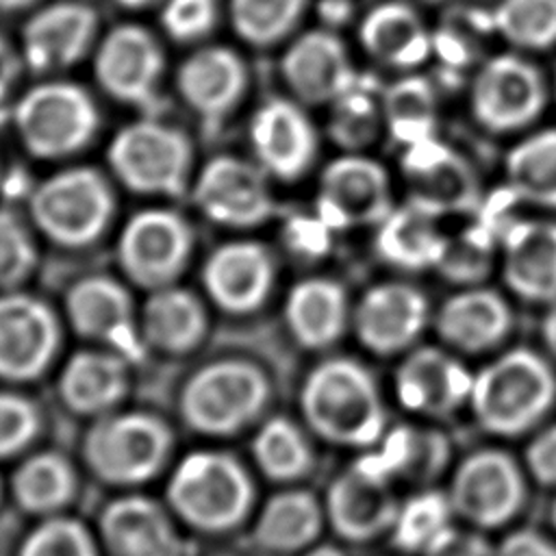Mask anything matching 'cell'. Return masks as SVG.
<instances>
[{
	"mask_svg": "<svg viewBox=\"0 0 556 556\" xmlns=\"http://www.w3.org/2000/svg\"><path fill=\"white\" fill-rule=\"evenodd\" d=\"M304 556H345V554L334 545H317V547L308 549Z\"/></svg>",
	"mask_w": 556,
	"mask_h": 556,
	"instance_id": "cell-57",
	"label": "cell"
},
{
	"mask_svg": "<svg viewBox=\"0 0 556 556\" xmlns=\"http://www.w3.org/2000/svg\"><path fill=\"white\" fill-rule=\"evenodd\" d=\"M37 0H0V11L4 13H15L33 7Z\"/></svg>",
	"mask_w": 556,
	"mask_h": 556,
	"instance_id": "cell-56",
	"label": "cell"
},
{
	"mask_svg": "<svg viewBox=\"0 0 556 556\" xmlns=\"http://www.w3.org/2000/svg\"><path fill=\"white\" fill-rule=\"evenodd\" d=\"M100 534L111 556H180V536L167 513L141 495L111 502L100 517Z\"/></svg>",
	"mask_w": 556,
	"mask_h": 556,
	"instance_id": "cell-27",
	"label": "cell"
},
{
	"mask_svg": "<svg viewBox=\"0 0 556 556\" xmlns=\"http://www.w3.org/2000/svg\"><path fill=\"white\" fill-rule=\"evenodd\" d=\"M526 463L541 484H556V424L534 437L528 445Z\"/></svg>",
	"mask_w": 556,
	"mask_h": 556,
	"instance_id": "cell-50",
	"label": "cell"
},
{
	"mask_svg": "<svg viewBox=\"0 0 556 556\" xmlns=\"http://www.w3.org/2000/svg\"><path fill=\"white\" fill-rule=\"evenodd\" d=\"M271 252L258 241H228L213 250L202 267V282L211 300L228 313L258 308L274 287Z\"/></svg>",
	"mask_w": 556,
	"mask_h": 556,
	"instance_id": "cell-22",
	"label": "cell"
},
{
	"mask_svg": "<svg viewBox=\"0 0 556 556\" xmlns=\"http://www.w3.org/2000/svg\"><path fill=\"white\" fill-rule=\"evenodd\" d=\"M454 508L450 495L439 491H421L400 504L391 532L397 547L426 554L445 532H450Z\"/></svg>",
	"mask_w": 556,
	"mask_h": 556,
	"instance_id": "cell-41",
	"label": "cell"
},
{
	"mask_svg": "<svg viewBox=\"0 0 556 556\" xmlns=\"http://www.w3.org/2000/svg\"><path fill=\"white\" fill-rule=\"evenodd\" d=\"M306 0H230L235 33L250 46L269 48L298 26Z\"/></svg>",
	"mask_w": 556,
	"mask_h": 556,
	"instance_id": "cell-44",
	"label": "cell"
},
{
	"mask_svg": "<svg viewBox=\"0 0 556 556\" xmlns=\"http://www.w3.org/2000/svg\"><path fill=\"white\" fill-rule=\"evenodd\" d=\"M352 321L367 350L395 354L421 334L428 321V300L413 285L380 282L363 293Z\"/></svg>",
	"mask_w": 556,
	"mask_h": 556,
	"instance_id": "cell-21",
	"label": "cell"
},
{
	"mask_svg": "<svg viewBox=\"0 0 556 556\" xmlns=\"http://www.w3.org/2000/svg\"><path fill=\"white\" fill-rule=\"evenodd\" d=\"M350 13V2L348 0H324L321 4V15L334 26L339 22H343Z\"/></svg>",
	"mask_w": 556,
	"mask_h": 556,
	"instance_id": "cell-54",
	"label": "cell"
},
{
	"mask_svg": "<svg viewBox=\"0 0 556 556\" xmlns=\"http://www.w3.org/2000/svg\"><path fill=\"white\" fill-rule=\"evenodd\" d=\"M552 517H554V526H556V504H554V513H552Z\"/></svg>",
	"mask_w": 556,
	"mask_h": 556,
	"instance_id": "cell-59",
	"label": "cell"
},
{
	"mask_svg": "<svg viewBox=\"0 0 556 556\" xmlns=\"http://www.w3.org/2000/svg\"><path fill=\"white\" fill-rule=\"evenodd\" d=\"M437 330L450 345L480 352L506 337L510 308L497 291L471 285L443 302L437 315Z\"/></svg>",
	"mask_w": 556,
	"mask_h": 556,
	"instance_id": "cell-30",
	"label": "cell"
},
{
	"mask_svg": "<svg viewBox=\"0 0 556 556\" xmlns=\"http://www.w3.org/2000/svg\"><path fill=\"white\" fill-rule=\"evenodd\" d=\"M541 332H543L545 345H547L549 352L556 356V302L549 304V308H547V313H545V317H543Z\"/></svg>",
	"mask_w": 556,
	"mask_h": 556,
	"instance_id": "cell-55",
	"label": "cell"
},
{
	"mask_svg": "<svg viewBox=\"0 0 556 556\" xmlns=\"http://www.w3.org/2000/svg\"><path fill=\"white\" fill-rule=\"evenodd\" d=\"M491 15L495 35L519 50L556 43V0H500Z\"/></svg>",
	"mask_w": 556,
	"mask_h": 556,
	"instance_id": "cell-43",
	"label": "cell"
},
{
	"mask_svg": "<svg viewBox=\"0 0 556 556\" xmlns=\"http://www.w3.org/2000/svg\"><path fill=\"white\" fill-rule=\"evenodd\" d=\"M445 239L441 215L408 198L376 226L374 245L387 265L402 271H421L437 267Z\"/></svg>",
	"mask_w": 556,
	"mask_h": 556,
	"instance_id": "cell-28",
	"label": "cell"
},
{
	"mask_svg": "<svg viewBox=\"0 0 556 556\" xmlns=\"http://www.w3.org/2000/svg\"><path fill=\"white\" fill-rule=\"evenodd\" d=\"M380 450L371 452L382 471L395 482H428L447 463V439L430 428L397 426L382 434Z\"/></svg>",
	"mask_w": 556,
	"mask_h": 556,
	"instance_id": "cell-37",
	"label": "cell"
},
{
	"mask_svg": "<svg viewBox=\"0 0 556 556\" xmlns=\"http://www.w3.org/2000/svg\"><path fill=\"white\" fill-rule=\"evenodd\" d=\"M384 130L404 148L437 137L439 98L434 85L419 74H406L384 85Z\"/></svg>",
	"mask_w": 556,
	"mask_h": 556,
	"instance_id": "cell-35",
	"label": "cell"
},
{
	"mask_svg": "<svg viewBox=\"0 0 556 556\" xmlns=\"http://www.w3.org/2000/svg\"><path fill=\"white\" fill-rule=\"evenodd\" d=\"M424 556H495V549L484 536L452 528Z\"/></svg>",
	"mask_w": 556,
	"mask_h": 556,
	"instance_id": "cell-51",
	"label": "cell"
},
{
	"mask_svg": "<svg viewBox=\"0 0 556 556\" xmlns=\"http://www.w3.org/2000/svg\"><path fill=\"white\" fill-rule=\"evenodd\" d=\"M267 393V378L254 363L222 358L189 378L180 408L191 428L206 434H232L263 410Z\"/></svg>",
	"mask_w": 556,
	"mask_h": 556,
	"instance_id": "cell-7",
	"label": "cell"
},
{
	"mask_svg": "<svg viewBox=\"0 0 556 556\" xmlns=\"http://www.w3.org/2000/svg\"><path fill=\"white\" fill-rule=\"evenodd\" d=\"M98 15L78 0H59L35 11L22 30V63L37 74L67 70L96 46Z\"/></svg>",
	"mask_w": 556,
	"mask_h": 556,
	"instance_id": "cell-18",
	"label": "cell"
},
{
	"mask_svg": "<svg viewBox=\"0 0 556 556\" xmlns=\"http://www.w3.org/2000/svg\"><path fill=\"white\" fill-rule=\"evenodd\" d=\"M65 311L78 334L106 343L126 361L143 354V334L130 293L111 276L93 274L67 289Z\"/></svg>",
	"mask_w": 556,
	"mask_h": 556,
	"instance_id": "cell-17",
	"label": "cell"
},
{
	"mask_svg": "<svg viewBox=\"0 0 556 556\" xmlns=\"http://www.w3.org/2000/svg\"><path fill=\"white\" fill-rule=\"evenodd\" d=\"M169 428L148 413H113L93 424L85 458L104 482L135 484L152 478L167 458Z\"/></svg>",
	"mask_w": 556,
	"mask_h": 556,
	"instance_id": "cell-8",
	"label": "cell"
},
{
	"mask_svg": "<svg viewBox=\"0 0 556 556\" xmlns=\"http://www.w3.org/2000/svg\"><path fill=\"white\" fill-rule=\"evenodd\" d=\"M324 510L306 491H285L274 495L261 510L254 539L261 547L278 554L306 549L319 534Z\"/></svg>",
	"mask_w": 556,
	"mask_h": 556,
	"instance_id": "cell-36",
	"label": "cell"
},
{
	"mask_svg": "<svg viewBox=\"0 0 556 556\" xmlns=\"http://www.w3.org/2000/svg\"><path fill=\"white\" fill-rule=\"evenodd\" d=\"M397 508L393 480L382 471L376 456L367 452L332 480L324 513L343 539L369 541L391 530Z\"/></svg>",
	"mask_w": 556,
	"mask_h": 556,
	"instance_id": "cell-15",
	"label": "cell"
},
{
	"mask_svg": "<svg viewBox=\"0 0 556 556\" xmlns=\"http://www.w3.org/2000/svg\"><path fill=\"white\" fill-rule=\"evenodd\" d=\"M215 22L217 0H161V26L174 41H200Z\"/></svg>",
	"mask_w": 556,
	"mask_h": 556,
	"instance_id": "cell-47",
	"label": "cell"
},
{
	"mask_svg": "<svg viewBox=\"0 0 556 556\" xmlns=\"http://www.w3.org/2000/svg\"><path fill=\"white\" fill-rule=\"evenodd\" d=\"M13 126L33 156L65 159L80 152L96 137L100 113L80 85L46 80L17 100Z\"/></svg>",
	"mask_w": 556,
	"mask_h": 556,
	"instance_id": "cell-5",
	"label": "cell"
},
{
	"mask_svg": "<svg viewBox=\"0 0 556 556\" xmlns=\"http://www.w3.org/2000/svg\"><path fill=\"white\" fill-rule=\"evenodd\" d=\"M139 326L143 341L167 352H185L200 343L206 330V313L191 291L167 285L150 291Z\"/></svg>",
	"mask_w": 556,
	"mask_h": 556,
	"instance_id": "cell-33",
	"label": "cell"
},
{
	"mask_svg": "<svg viewBox=\"0 0 556 556\" xmlns=\"http://www.w3.org/2000/svg\"><path fill=\"white\" fill-rule=\"evenodd\" d=\"M250 143L267 176L298 180L317 154V132L302 106L289 98H269L250 122Z\"/></svg>",
	"mask_w": 556,
	"mask_h": 556,
	"instance_id": "cell-20",
	"label": "cell"
},
{
	"mask_svg": "<svg viewBox=\"0 0 556 556\" xmlns=\"http://www.w3.org/2000/svg\"><path fill=\"white\" fill-rule=\"evenodd\" d=\"M35 406L15 393H0V458L20 452L37 434Z\"/></svg>",
	"mask_w": 556,
	"mask_h": 556,
	"instance_id": "cell-48",
	"label": "cell"
},
{
	"mask_svg": "<svg viewBox=\"0 0 556 556\" xmlns=\"http://www.w3.org/2000/svg\"><path fill=\"white\" fill-rule=\"evenodd\" d=\"M502 276L508 289L539 304L556 302V222L515 219L500 235Z\"/></svg>",
	"mask_w": 556,
	"mask_h": 556,
	"instance_id": "cell-24",
	"label": "cell"
},
{
	"mask_svg": "<svg viewBox=\"0 0 556 556\" xmlns=\"http://www.w3.org/2000/svg\"><path fill=\"white\" fill-rule=\"evenodd\" d=\"M285 319L298 343L313 350L326 348L348 326L350 304L345 289L330 278H304L287 295Z\"/></svg>",
	"mask_w": 556,
	"mask_h": 556,
	"instance_id": "cell-31",
	"label": "cell"
},
{
	"mask_svg": "<svg viewBox=\"0 0 556 556\" xmlns=\"http://www.w3.org/2000/svg\"><path fill=\"white\" fill-rule=\"evenodd\" d=\"M300 404L321 439L369 447L384 434V404L371 374L352 358H328L304 380Z\"/></svg>",
	"mask_w": 556,
	"mask_h": 556,
	"instance_id": "cell-1",
	"label": "cell"
},
{
	"mask_svg": "<svg viewBox=\"0 0 556 556\" xmlns=\"http://www.w3.org/2000/svg\"><path fill=\"white\" fill-rule=\"evenodd\" d=\"M22 65V56L4 37H0V102L9 96L11 87L15 85Z\"/></svg>",
	"mask_w": 556,
	"mask_h": 556,
	"instance_id": "cell-53",
	"label": "cell"
},
{
	"mask_svg": "<svg viewBox=\"0 0 556 556\" xmlns=\"http://www.w3.org/2000/svg\"><path fill=\"white\" fill-rule=\"evenodd\" d=\"M113 176L130 191L176 198L193 182V146L176 126L141 117L122 126L106 150Z\"/></svg>",
	"mask_w": 556,
	"mask_h": 556,
	"instance_id": "cell-3",
	"label": "cell"
},
{
	"mask_svg": "<svg viewBox=\"0 0 556 556\" xmlns=\"http://www.w3.org/2000/svg\"><path fill=\"white\" fill-rule=\"evenodd\" d=\"M176 87L191 111L206 122H217L241 102L248 87V70L235 50L206 46L180 63Z\"/></svg>",
	"mask_w": 556,
	"mask_h": 556,
	"instance_id": "cell-26",
	"label": "cell"
},
{
	"mask_svg": "<svg viewBox=\"0 0 556 556\" xmlns=\"http://www.w3.org/2000/svg\"><path fill=\"white\" fill-rule=\"evenodd\" d=\"M495 556H556V547L536 532H515L502 541Z\"/></svg>",
	"mask_w": 556,
	"mask_h": 556,
	"instance_id": "cell-52",
	"label": "cell"
},
{
	"mask_svg": "<svg viewBox=\"0 0 556 556\" xmlns=\"http://www.w3.org/2000/svg\"><path fill=\"white\" fill-rule=\"evenodd\" d=\"M193 252V230L172 208H143L119 232L117 261L139 287L154 291L176 285Z\"/></svg>",
	"mask_w": 556,
	"mask_h": 556,
	"instance_id": "cell-9",
	"label": "cell"
},
{
	"mask_svg": "<svg viewBox=\"0 0 556 556\" xmlns=\"http://www.w3.org/2000/svg\"><path fill=\"white\" fill-rule=\"evenodd\" d=\"M365 52L393 70H415L434 52L432 30L406 2H382L374 7L358 28Z\"/></svg>",
	"mask_w": 556,
	"mask_h": 556,
	"instance_id": "cell-29",
	"label": "cell"
},
{
	"mask_svg": "<svg viewBox=\"0 0 556 556\" xmlns=\"http://www.w3.org/2000/svg\"><path fill=\"white\" fill-rule=\"evenodd\" d=\"M384 85L367 74L356 78L330 102L328 135L345 152H361L384 130Z\"/></svg>",
	"mask_w": 556,
	"mask_h": 556,
	"instance_id": "cell-34",
	"label": "cell"
},
{
	"mask_svg": "<svg viewBox=\"0 0 556 556\" xmlns=\"http://www.w3.org/2000/svg\"><path fill=\"white\" fill-rule=\"evenodd\" d=\"M450 502L456 515L480 528L506 523L523 504V478L500 450H480L456 469Z\"/></svg>",
	"mask_w": 556,
	"mask_h": 556,
	"instance_id": "cell-16",
	"label": "cell"
},
{
	"mask_svg": "<svg viewBox=\"0 0 556 556\" xmlns=\"http://www.w3.org/2000/svg\"><path fill=\"white\" fill-rule=\"evenodd\" d=\"M332 228L315 215H293L287 219L282 237L287 248L302 258H321L332 245Z\"/></svg>",
	"mask_w": 556,
	"mask_h": 556,
	"instance_id": "cell-49",
	"label": "cell"
},
{
	"mask_svg": "<svg viewBox=\"0 0 556 556\" xmlns=\"http://www.w3.org/2000/svg\"><path fill=\"white\" fill-rule=\"evenodd\" d=\"M554 91H556V78H554Z\"/></svg>",
	"mask_w": 556,
	"mask_h": 556,
	"instance_id": "cell-60",
	"label": "cell"
},
{
	"mask_svg": "<svg viewBox=\"0 0 556 556\" xmlns=\"http://www.w3.org/2000/svg\"><path fill=\"white\" fill-rule=\"evenodd\" d=\"M20 556H96V547L83 523L52 517L24 539Z\"/></svg>",
	"mask_w": 556,
	"mask_h": 556,
	"instance_id": "cell-46",
	"label": "cell"
},
{
	"mask_svg": "<svg viewBox=\"0 0 556 556\" xmlns=\"http://www.w3.org/2000/svg\"><path fill=\"white\" fill-rule=\"evenodd\" d=\"M74 471L59 454H35L13 476L17 504L37 515H48L65 506L74 493Z\"/></svg>",
	"mask_w": 556,
	"mask_h": 556,
	"instance_id": "cell-39",
	"label": "cell"
},
{
	"mask_svg": "<svg viewBox=\"0 0 556 556\" xmlns=\"http://www.w3.org/2000/svg\"><path fill=\"white\" fill-rule=\"evenodd\" d=\"M165 56L150 30L137 24L113 26L93 52V74L104 93L122 104L152 109Z\"/></svg>",
	"mask_w": 556,
	"mask_h": 556,
	"instance_id": "cell-12",
	"label": "cell"
},
{
	"mask_svg": "<svg viewBox=\"0 0 556 556\" xmlns=\"http://www.w3.org/2000/svg\"><path fill=\"white\" fill-rule=\"evenodd\" d=\"M391 208V182L378 161L345 152L324 167L315 213L334 232L354 226H378Z\"/></svg>",
	"mask_w": 556,
	"mask_h": 556,
	"instance_id": "cell-13",
	"label": "cell"
},
{
	"mask_svg": "<svg viewBox=\"0 0 556 556\" xmlns=\"http://www.w3.org/2000/svg\"><path fill=\"white\" fill-rule=\"evenodd\" d=\"M504 172L513 198L556 208V128L521 139L506 156Z\"/></svg>",
	"mask_w": 556,
	"mask_h": 556,
	"instance_id": "cell-38",
	"label": "cell"
},
{
	"mask_svg": "<svg viewBox=\"0 0 556 556\" xmlns=\"http://www.w3.org/2000/svg\"><path fill=\"white\" fill-rule=\"evenodd\" d=\"M191 198L200 213L226 228H254L276 213L265 169L254 161L219 154L193 176Z\"/></svg>",
	"mask_w": 556,
	"mask_h": 556,
	"instance_id": "cell-10",
	"label": "cell"
},
{
	"mask_svg": "<svg viewBox=\"0 0 556 556\" xmlns=\"http://www.w3.org/2000/svg\"><path fill=\"white\" fill-rule=\"evenodd\" d=\"M172 508L193 528L222 532L235 528L252 502V482L239 460L224 452L185 456L167 484Z\"/></svg>",
	"mask_w": 556,
	"mask_h": 556,
	"instance_id": "cell-6",
	"label": "cell"
},
{
	"mask_svg": "<svg viewBox=\"0 0 556 556\" xmlns=\"http://www.w3.org/2000/svg\"><path fill=\"white\" fill-rule=\"evenodd\" d=\"M126 387V358L111 350L76 352L59 380L65 404L83 415L109 413L124 397Z\"/></svg>",
	"mask_w": 556,
	"mask_h": 556,
	"instance_id": "cell-32",
	"label": "cell"
},
{
	"mask_svg": "<svg viewBox=\"0 0 556 556\" xmlns=\"http://www.w3.org/2000/svg\"><path fill=\"white\" fill-rule=\"evenodd\" d=\"M37 258L30 226L11 208H0V291L20 289L37 267Z\"/></svg>",
	"mask_w": 556,
	"mask_h": 556,
	"instance_id": "cell-45",
	"label": "cell"
},
{
	"mask_svg": "<svg viewBox=\"0 0 556 556\" xmlns=\"http://www.w3.org/2000/svg\"><path fill=\"white\" fill-rule=\"evenodd\" d=\"M556 400V376L528 348H513L473 376L469 404L493 434L515 437L532 428Z\"/></svg>",
	"mask_w": 556,
	"mask_h": 556,
	"instance_id": "cell-2",
	"label": "cell"
},
{
	"mask_svg": "<svg viewBox=\"0 0 556 556\" xmlns=\"http://www.w3.org/2000/svg\"><path fill=\"white\" fill-rule=\"evenodd\" d=\"M113 2H117L119 7H126V9H146V7L156 4L159 0H113Z\"/></svg>",
	"mask_w": 556,
	"mask_h": 556,
	"instance_id": "cell-58",
	"label": "cell"
},
{
	"mask_svg": "<svg viewBox=\"0 0 556 556\" xmlns=\"http://www.w3.org/2000/svg\"><path fill=\"white\" fill-rule=\"evenodd\" d=\"M547 100L545 80L536 65L519 54L486 59L471 83L476 122L497 135L530 126Z\"/></svg>",
	"mask_w": 556,
	"mask_h": 556,
	"instance_id": "cell-11",
	"label": "cell"
},
{
	"mask_svg": "<svg viewBox=\"0 0 556 556\" xmlns=\"http://www.w3.org/2000/svg\"><path fill=\"white\" fill-rule=\"evenodd\" d=\"M28 213L48 241L63 248H87L104 235L113 219V187L93 167H67L39 182L28 200Z\"/></svg>",
	"mask_w": 556,
	"mask_h": 556,
	"instance_id": "cell-4",
	"label": "cell"
},
{
	"mask_svg": "<svg viewBox=\"0 0 556 556\" xmlns=\"http://www.w3.org/2000/svg\"><path fill=\"white\" fill-rule=\"evenodd\" d=\"M500 235L486 219L465 226L456 235H447L437 271L456 285H478L493 265L500 248Z\"/></svg>",
	"mask_w": 556,
	"mask_h": 556,
	"instance_id": "cell-40",
	"label": "cell"
},
{
	"mask_svg": "<svg viewBox=\"0 0 556 556\" xmlns=\"http://www.w3.org/2000/svg\"><path fill=\"white\" fill-rule=\"evenodd\" d=\"M280 72L304 104H330L358 74L345 43L326 28L295 37L280 59Z\"/></svg>",
	"mask_w": 556,
	"mask_h": 556,
	"instance_id": "cell-23",
	"label": "cell"
},
{
	"mask_svg": "<svg viewBox=\"0 0 556 556\" xmlns=\"http://www.w3.org/2000/svg\"><path fill=\"white\" fill-rule=\"evenodd\" d=\"M252 452L263 473L274 480H295L304 476L313 463L302 430L285 417H271L258 428Z\"/></svg>",
	"mask_w": 556,
	"mask_h": 556,
	"instance_id": "cell-42",
	"label": "cell"
},
{
	"mask_svg": "<svg viewBox=\"0 0 556 556\" xmlns=\"http://www.w3.org/2000/svg\"><path fill=\"white\" fill-rule=\"evenodd\" d=\"M59 345L52 308L24 291L0 293V376L28 380L39 376Z\"/></svg>",
	"mask_w": 556,
	"mask_h": 556,
	"instance_id": "cell-19",
	"label": "cell"
},
{
	"mask_svg": "<svg viewBox=\"0 0 556 556\" xmlns=\"http://www.w3.org/2000/svg\"><path fill=\"white\" fill-rule=\"evenodd\" d=\"M473 374L454 356L437 348L410 352L395 374L400 404L421 415H450L469 402Z\"/></svg>",
	"mask_w": 556,
	"mask_h": 556,
	"instance_id": "cell-25",
	"label": "cell"
},
{
	"mask_svg": "<svg viewBox=\"0 0 556 556\" xmlns=\"http://www.w3.org/2000/svg\"><path fill=\"white\" fill-rule=\"evenodd\" d=\"M402 174L408 198L437 211L473 213L482 206V189L473 165L439 137L404 148Z\"/></svg>",
	"mask_w": 556,
	"mask_h": 556,
	"instance_id": "cell-14",
	"label": "cell"
}]
</instances>
